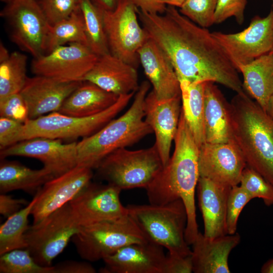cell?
<instances>
[{
  "instance_id": "42",
  "label": "cell",
  "mask_w": 273,
  "mask_h": 273,
  "mask_svg": "<svg viewBox=\"0 0 273 273\" xmlns=\"http://www.w3.org/2000/svg\"><path fill=\"white\" fill-rule=\"evenodd\" d=\"M193 272L192 255L184 256L168 252L163 263L162 273H191Z\"/></svg>"
},
{
  "instance_id": "50",
  "label": "cell",
  "mask_w": 273,
  "mask_h": 273,
  "mask_svg": "<svg viewBox=\"0 0 273 273\" xmlns=\"http://www.w3.org/2000/svg\"><path fill=\"white\" fill-rule=\"evenodd\" d=\"M266 112L273 119V95L269 99Z\"/></svg>"
},
{
  "instance_id": "46",
  "label": "cell",
  "mask_w": 273,
  "mask_h": 273,
  "mask_svg": "<svg viewBox=\"0 0 273 273\" xmlns=\"http://www.w3.org/2000/svg\"><path fill=\"white\" fill-rule=\"evenodd\" d=\"M103 11H111L115 9L119 0H90Z\"/></svg>"
},
{
  "instance_id": "35",
  "label": "cell",
  "mask_w": 273,
  "mask_h": 273,
  "mask_svg": "<svg viewBox=\"0 0 273 273\" xmlns=\"http://www.w3.org/2000/svg\"><path fill=\"white\" fill-rule=\"evenodd\" d=\"M240 184L252 199L260 198L265 205H273V186L248 166L243 171Z\"/></svg>"
},
{
  "instance_id": "8",
  "label": "cell",
  "mask_w": 273,
  "mask_h": 273,
  "mask_svg": "<svg viewBox=\"0 0 273 273\" xmlns=\"http://www.w3.org/2000/svg\"><path fill=\"white\" fill-rule=\"evenodd\" d=\"M71 240L79 255L90 262L103 260L126 245L148 242L128 214L81 226Z\"/></svg>"
},
{
  "instance_id": "9",
  "label": "cell",
  "mask_w": 273,
  "mask_h": 273,
  "mask_svg": "<svg viewBox=\"0 0 273 273\" xmlns=\"http://www.w3.org/2000/svg\"><path fill=\"white\" fill-rule=\"evenodd\" d=\"M80 228L68 203L29 225L25 234L26 249L38 264L51 266Z\"/></svg>"
},
{
  "instance_id": "27",
  "label": "cell",
  "mask_w": 273,
  "mask_h": 273,
  "mask_svg": "<svg viewBox=\"0 0 273 273\" xmlns=\"http://www.w3.org/2000/svg\"><path fill=\"white\" fill-rule=\"evenodd\" d=\"M244 90L266 112L273 95V53L262 55L238 68Z\"/></svg>"
},
{
  "instance_id": "22",
  "label": "cell",
  "mask_w": 273,
  "mask_h": 273,
  "mask_svg": "<svg viewBox=\"0 0 273 273\" xmlns=\"http://www.w3.org/2000/svg\"><path fill=\"white\" fill-rule=\"evenodd\" d=\"M82 81L118 96L136 92L139 87L136 68L110 53L98 57Z\"/></svg>"
},
{
  "instance_id": "5",
  "label": "cell",
  "mask_w": 273,
  "mask_h": 273,
  "mask_svg": "<svg viewBox=\"0 0 273 273\" xmlns=\"http://www.w3.org/2000/svg\"><path fill=\"white\" fill-rule=\"evenodd\" d=\"M126 207L148 241L166 248L170 253L192 255L185 239L188 216L181 199L163 205H128Z\"/></svg>"
},
{
  "instance_id": "33",
  "label": "cell",
  "mask_w": 273,
  "mask_h": 273,
  "mask_svg": "<svg viewBox=\"0 0 273 273\" xmlns=\"http://www.w3.org/2000/svg\"><path fill=\"white\" fill-rule=\"evenodd\" d=\"M27 60L25 54L14 52L0 62V99L20 93L28 78Z\"/></svg>"
},
{
  "instance_id": "30",
  "label": "cell",
  "mask_w": 273,
  "mask_h": 273,
  "mask_svg": "<svg viewBox=\"0 0 273 273\" xmlns=\"http://www.w3.org/2000/svg\"><path fill=\"white\" fill-rule=\"evenodd\" d=\"M70 43H80L88 46L79 5L67 18L53 25H49L44 44V54L59 46Z\"/></svg>"
},
{
  "instance_id": "32",
  "label": "cell",
  "mask_w": 273,
  "mask_h": 273,
  "mask_svg": "<svg viewBox=\"0 0 273 273\" xmlns=\"http://www.w3.org/2000/svg\"><path fill=\"white\" fill-rule=\"evenodd\" d=\"M85 26L87 46L98 57L109 53L105 31L103 11L90 0H78Z\"/></svg>"
},
{
  "instance_id": "31",
  "label": "cell",
  "mask_w": 273,
  "mask_h": 273,
  "mask_svg": "<svg viewBox=\"0 0 273 273\" xmlns=\"http://www.w3.org/2000/svg\"><path fill=\"white\" fill-rule=\"evenodd\" d=\"M36 194L26 206L7 218L0 226V255L17 249H26L25 234L28 230V216L36 201Z\"/></svg>"
},
{
  "instance_id": "48",
  "label": "cell",
  "mask_w": 273,
  "mask_h": 273,
  "mask_svg": "<svg viewBox=\"0 0 273 273\" xmlns=\"http://www.w3.org/2000/svg\"><path fill=\"white\" fill-rule=\"evenodd\" d=\"M167 6L180 8L186 0H161Z\"/></svg>"
},
{
  "instance_id": "53",
  "label": "cell",
  "mask_w": 273,
  "mask_h": 273,
  "mask_svg": "<svg viewBox=\"0 0 273 273\" xmlns=\"http://www.w3.org/2000/svg\"><path fill=\"white\" fill-rule=\"evenodd\" d=\"M273 2V0H271Z\"/></svg>"
},
{
  "instance_id": "20",
  "label": "cell",
  "mask_w": 273,
  "mask_h": 273,
  "mask_svg": "<svg viewBox=\"0 0 273 273\" xmlns=\"http://www.w3.org/2000/svg\"><path fill=\"white\" fill-rule=\"evenodd\" d=\"M163 247L151 242L126 245L105 257L102 273H162Z\"/></svg>"
},
{
  "instance_id": "25",
  "label": "cell",
  "mask_w": 273,
  "mask_h": 273,
  "mask_svg": "<svg viewBox=\"0 0 273 273\" xmlns=\"http://www.w3.org/2000/svg\"><path fill=\"white\" fill-rule=\"evenodd\" d=\"M230 103L211 81L206 82L204 97L205 142L222 144L232 141Z\"/></svg>"
},
{
  "instance_id": "18",
  "label": "cell",
  "mask_w": 273,
  "mask_h": 273,
  "mask_svg": "<svg viewBox=\"0 0 273 273\" xmlns=\"http://www.w3.org/2000/svg\"><path fill=\"white\" fill-rule=\"evenodd\" d=\"M181 103V96L160 99L152 90L148 93L145 99V120L155 134L154 144L163 166L170 157L172 142L178 129Z\"/></svg>"
},
{
  "instance_id": "2",
  "label": "cell",
  "mask_w": 273,
  "mask_h": 273,
  "mask_svg": "<svg viewBox=\"0 0 273 273\" xmlns=\"http://www.w3.org/2000/svg\"><path fill=\"white\" fill-rule=\"evenodd\" d=\"M174 142L172 156L146 190L151 204L163 205L177 199L183 201L188 216L185 239L189 245L199 232L195 194L199 178L200 147L181 111Z\"/></svg>"
},
{
  "instance_id": "10",
  "label": "cell",
  "mask_w": 273,
  "mask_h": 273,
  "mask_svg": "<svg viewBox=\"0 0 273 273\" xmlns=\"http://www.w3.org/2000/svg\"><path fill=\"white\" fill-rule=\"evenodd\" d=\"M138 8L131 0H119L111 11H103L110 53L137 68L138 51L149 37L139 22Z\"/></svg>"
},
{
  "instance_id": "45",
  "label": "cell",
  "mask_w": 273,
  "mask_h": 273,
  "mask_svg": "<svg viewBox=\"0 0 273 273\" xmlns=\"http://www.w3.org/2000/svg\"><path fill=\"white\" fill-rule=\"evenodd\" d=\"M140 10L151 14H163L166 9L161 0H131Z\"/></svg>"
},
{
  "instance_id": "29",
  "label": "cell",
  "mask_w": 273,
  "mask_h": 273,
  "mask_svg": "<svg viewBox=\"0 0 273 273\" xmlns=\"http://www.w3.org/2000/svg\"><path fill=\"white\" fill-rule=\"evenodd\" d=\"M181 112L199 147L205 142L204 129V97L206 82L179 81Z\"/></svg>"
},
{
  "instance_id": "12",
  "label": "cell",
  "mask_w": 273,
  "mask_h": 273,
  "mask_svg": "<svg viewBox=\"0 0 273 273\" xmlns=\"http://www.w3.org/2000/svg\"><path fill=\"white\" fill-rule=\"evenodd\" d=\"M211 33L238 70L240 66L273 50V5L266 16H255L242 31Z\"/></svg>"
},
{
  "instance_id": "28",
  "label": "cell",
  "mask_w": 273,
  "mask_h": 273,
  "mask_svg": "<svg viewBox=\"0 0 273 273\" xmlns=\"http://www.w3.org/2000/svg\"><path fill=\"white\" fill-rule=\"evenodd\" d=\"M54 177L52 172L44 167L33 169L16 161L1 159V194L22 190L34 196L46 182Z\"/></svg>"
},
{
  "instance_id": "4",
  "label": "cell",
  "mask_w": 273,
  "mask_h": 273,
  "mask_svg": "<svg viewBox=\"0 0 273 273\" xmlns=\"http://www.w3.org/2000/svg\"><path fill=\"white\" fill-rule=\"evenodd\" d=\"M150 87L148 81H143L135 93L132 104L123 114L77 143V165L96 169L113 152L131 146L153 133L144 119V101Z\"/></svg>"
},
{
  "instance_id": "47",
  "label": "cell",
  "mask_w": 273,
  "mask_h": 273,
  "mask_svg": "<svg viewBox=\"0 0 273 273\" xmlns=\"http://www.w3.org/2000/svg\"><path fill=\"white\" fill-rule=\"evenodd\" d=\"M262 273H273V258L265 262L261 268Z\"/></svg>"
},
{
  "instance_id": "51",
  "label": "cell",
  "mask_w": 273,
  "mask_h": 273,
  "mask_svg": "<svg viewBox=\"0 0 273 273\" xmlns=\"http://www.w3.org/2000/svg\"><path fill=\"white\" fill-rule=\"evenodd\" d=\"M1 2H3V3H5L6 4H8L9 3H10V2H11L13 0H1Z\"/></svg>"
},
{
  "instance_id": "13",
  "label": "cell",
  "mask_w": 273,
  "mask_h": 273,
  "mask_svg": "<svg viewBox=\"0 0 273 273\" xmlns=\"http://www.w3.org/2000/svg\"><path fill=\"white\" fill-rule=\"evenodd\" d=\"M98 58L86 45L70 43L33 58L31 70L35 75L62 81H82Z\"/></svg>"
},
{
  "instance_id": "7",
  "label": "cell",
  "mask_w": 273,
  "mask_h": 273,
  "mask_svg": "<svg viewBox=\"0 0 273 273\" xmlns=\"http://www.w3.org/2000/svg\"><path fill=\"white\" fill-rule=\"evenodd\" d=\"M163 167L154 144L136 150L117 149L105 157L96 169L101 178L122 191L138 188L146 189Z\"/></svg>"
},
{
  "instance_id": "23",
  "label": "cell",
  "mask_w": 273,
  "mask_h": 273,
  "mask_svg": "<svg viewBox=\"0 0 273 273\" xmlns=\"http://www.w3.org/2000/svg\"><path fill=\"white\" fill-rule=\"evenodd\" d=\"M240 240L241 237L237 233L212 238L199 232L192 244L193 272H231L228 264L229 256Z\"/></svg>"
},
{
  "instance_id": "3",
  "label": "cell",
  "mask_w": 273,
  "mask_h": 273,
  "mask_svg": "<svg viewBox=\"0 0 273 273\" xmlns=\"http://www.w3.org/2000/svg\"><path fill=\"white\" fill-rule=\"evenodd\" d=\"M232 141L247 166L273 186V119L244 92L230 103Z\"/></svg>"
},
{
  "instance_id": "34",
  "label": "cell",
  "mask_w": 273,
  "mask_h": 273,
  "mask_svg": "<svg viewBox=\"0 0 273 273\" xmlns=\"http://www.w3.org/2000/svg\"><path fill=\"white\" fill-rule=\"evenodd\" d=\"M53 266L38 264L27 249H17L0 255L1 273H53Z\"/></svg>"
},
{
  "instance_id": "43",
  "label": "cell",
  "mask_w": 273,
  "mask_h": 273,
  "mask_svg": "<svg viewBox=\"0 0 273 273\" xmlns=\"http://www.w3.org/2000/svg\"><path fill=\"white\" fill-rule=\"evenodd\" d=\"M53 273H95V268L88 262L66 260L53 266Z\"/></svg>"
},
{
  "instance_id": "39",
  "label": "cell",
  "mask_w": 273,
  "mask_h": 273,
  "mask_svg": "<svg viewBox=\"0 0 273 273\" xmlns=\"http://www.w3.org/2000/svg\"><path fill=\"white\" fill-rule=\"evenodd\" d=\"M0 116L22 123L29 119L27 105L20 93L0 99Z\"/></svg>"
},
{
  "instance_id": "15",
  "label": "cell",
  "mask_w": 273,
  "mask_h": 273,
  "mask_svg": "<svg viewBox=\"0 0 273 273\" xmlns=\"http://www.w3.org/2000/svg\"><path fill=\"white\" fill-rule=\"evenodd\" d=\"M76 142L63 144L61 140L37 137L20 141L1 150V159L18 156L35 158L50 170L55 177L77 165Z\"/></svg>"
},
{
  "instance_id": "38",
  "label": "cell",
  "mask_w": 273,
  "mask_h": 273,
  "mask_svg": "<svg viewBox=\"0 0 273 273\" xmlns=\"http://www.w3.org/2000/svg\"><path fill=\"white\" fill-rule=\"evenodd\" d=\"M38 2L51 25L68 17L79 6L78 0H39Z\"/></svg>"
},
{
  "instance_id": "14",
  "label": "cell",
  "mask_w": 273,
  "mask_h": 273,
  "mask_svg": "<svg viewBox=\"0 0 273 273\" xmlns=\"http://www.w3.org/2000/svg\"><path fill=\"white\" fill-rule=\"evenodd\" d=\"M121 191L108 184L90 182L69 202L78 224L83 226L127 215L126 207L120 201Z\"/></svg>"
},
{
  "instance_id": "49",
  "label": "cell",
  "mask_w": 273,
  "mask_h": 273,
  "mask_svg": "<svg viewBox=\"0 0 273 273\" xmlns=\"http://www.w3.org/2000/svg\"><path fill=\"white\" fill-rule=\"evenodd\" d=\"M10 53L2 42L0 45V62L6 60L10 56Z\"/></svg>"
},
{
  "instance_id": "40",
  "label": "cell",
  "mask_w": 273,
  "mask_h": 273,
  "mask_svg": "<svg viewBox=\"0 0 273 273\" xmlns=\"http://www.w3.org/2000/svg\"><path fill=\"white\" fill-rule=\"evenodd\" d=\"M247 3V0H218L214 23L220 24L233 17L239 24H242Z\"/></svg>"
},
{
  "instance_id": "1",
  "label": "cell",
  "mask_w": 273,
  "mask_h": 273,
  "mask_svg": "<svg viewBox=\"0 0 273 273\" xmlns=\"http://www.w3.org/2000/svg\"><path fill=\"white\" fill-rule=\"evenodd\" d=\"M139 20L150 38L167 56L179 81H211L244 93L238 71L207 28L167 6L162 14L138 9Z\"/></svg>"
},
{
  "instance_id": "19",
  "label": "cell",
  "mask_w": 273,
  "mask_h": 273,
  "mask_svg": "<svg viewBox=\"0 0 273 273\" xmlns=\"http://www.w3.org/2000/svg\"><path fill=\"white\" fill-rule=\"evenodd\" d=\"M82 81H62L35 75L27 78L20 92L26 102L29 119L58 112L66 98Z\"/></svg>"
},
{
  "instance_id": "6",
  "label": "cell",
  "mask_w": 273,
  "mask_h": 273,
  "mask_svg": "<svg viewBox=\"0 0 273 273\" xmlns=\"http://www.w3.org/2000/svg\"><path fill=\"white\" fill-rule=\"evenodd\" d=\"M135 93L120 95L110 107L89 117H74L54 112L29 119L24 123L19 142L37 137L72 140L89 136L115 118L127 106Z\"/></svg>"
},
{
  "instance_id": "41",
  "label": "cell",
  "mask_w": 273,
  "mask_h": 273,
  "mask_svg": "<svg viewBox=\"0 0 273 273\" xmlns=\"http://www.w3.org/2000/svg\"><path fill=\"white\" fill-rule=\"evenodd\" d=\"M24 123L6 117H0V149H4L19 142Z\"/></svg>"
},
{
  "instance_id": "36",
  "label": "cell",
  "mask_w": 273,
  "mask_h": 273,
  "mask_svg": "<svg viewBox=\"0 0 273 273\" xmlns=\"http://www.w3.org/2000/svg\"><path fill=\"white\" fill-rule=\"evenodd\" d=\"M218 0H186L179 12L201 27L207 28L214 23Z\"/></svg>"
},
{
  "instance_id": "17",
  "label": "cell",
  "mask_w": 273,
  "mask_h": 273,
  "mask_svg": "<svg viewBox=\"0 0 273 273\" xmlns=\"http://www.w3.org/2000/svg\"><path fill=\"white\" fill-rule=\"evenodd\" d=\"M246 166L242 153L232 141L222 144L205 142L200 147L199 177L233 187L240 184Z\"/></svg>"
},
{
  "instance_id": "26",
  "label": "cell",
  "mask_w": 273,
  "mask_h": 273,
  "mask_svg": "<svg viewBox=\"0 0 273 273\" xmlns=\"http://www.w3.org/2000/svg\"><path fill=\"white\" fill-rule=\"evenodd\" d=\"M119 97L93 83L82 81L66 98L58 112L71 116L89 117L110 107Z\"/></svg>"
},
{
  "instance_id": "16",
  "label": "cell",
  "mask_w": 273,
  "mask_h": 273,
  "mask_svg": "<svg viewBox=\"0 0 273 273\" xmlns=\"http://www.w3.org/2000/svg\"><path fill=\"white\" fill-rule=\"evenodd\" d=\"M92 169L76 166L46 182L36 193L31 215L35 223L72 200L90 182Z\"/></svg>"
},
{
  "instance_id": "21",
  "label": "cell",
  "mask_w": 273,
  "mask_h": 273,
  "mask_svg": "<svg viewBox=\"0 0 273 273\" xmlns=\"http://www.w3.org/2000/svg\"><path fill=\"white\" fill-rule=\"evenodd\" d=\"M140 64L160 99L181 96L180 82L170 61L151 38L138 51Z\"/></svg>"
},
{
  "instance_id": "24",
  "label": "cell",
  "mask_w": 273,
  "mask_h": 273,
  "mask_svg": "<svg viewBox=\"0 0 273 273\" xmlns=\"http://www.w3.org/2000/svg\"><path fill=\"white\" fill-rule=\"evenodd\" d=\"M232 187L199 177L198 184L199 205L204 221V235L216 238L227 235L226 207Z\"/></svg>"
},
{
  "instance_id": "52",
  "label": "cell",
  "mask_w": 273,
  "mask_h": 273,
  "mask_svg": "<svg viewBox=\"0 0 273 273\" xmlns=\"http://www.w3.org/2000/svg\"><path fill=\"white\" fill-rule=\"evenodd\" d=\"M272 53H273V50L272 51Z\"/></svg>"
},
{
  "instance_id": "37",
  "label": "cell",
  "mask_w": 273,
  "mask_h": 273,
  "mask_svg": "<svg viewBox=\"0 0 273 273\" xmlns=\"http://www.w3.org/2000/svg\"><path fill=\"white\" fill-rule=\"evenodd\" d=\"M252 200L248 193L238 185L232 187L227 201L226 226L228 234L236 233L240 214L245 206Z\"/></svg>"
},
{
  "instance_id": "44",
  "label": "cell",
  "mask_w": 273,
  "mask_h": 273,
  "mask_svg": "<svg viewBox=\"0 0 273 273\" xmlns=\"http://www.w3.org/2000/svg\"><path fill=\"white\" fill-rule=\"evenodd\" d=\"M29 202L24 199L14 198L5 193L1 194L0 213L7 218L21 210L22 207L27 206Z\"/></svg>"
},
{
  "instance_id": "11",
  "label": "cell",
  "mask_w": 273,
  "mask_h": 273,
  "mask_svg": "<svg viewBox=\"0 0 273 273\" xmlns=\"http://www.w3.org/2000/svg\"><path fill=\"white\" fill-rule=\"evenodd\" d=\"M1 16L10 29V38L21 50L34 58L44 54L49 23L35 0H13L6 4Z\"/></svg>"
}]
</instances>
